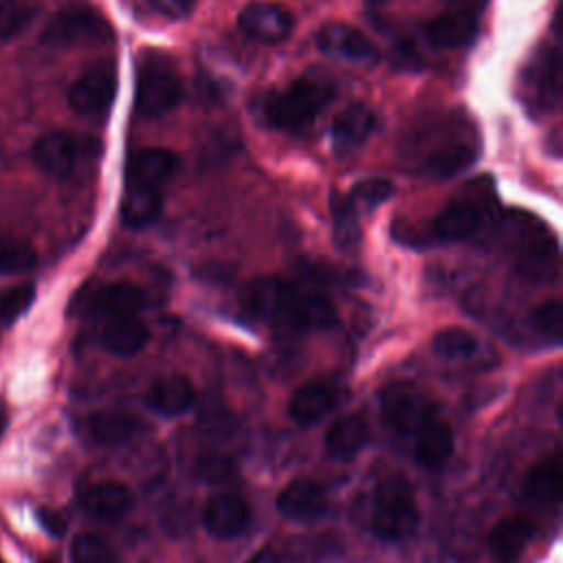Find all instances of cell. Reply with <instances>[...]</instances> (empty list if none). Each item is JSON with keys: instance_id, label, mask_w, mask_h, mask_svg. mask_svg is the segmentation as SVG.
<instances>
[{"instance_id": "obj_40", "label": "cell", "mask_w": 563, "mask_h": 563, "mask_svg": "<svg viewBox=\"0 0 563 563\" xmlns=\"http://www.w3.org/2000/svg\"><path fill=\"white\" fill-rule=\"evenodd\" d=\"M37 517H40L42 526H44L51 534H64V530H66V519H64L59 512H55V510H51V508H42Z\"/></svg>"}, {"instance_id": "obj_25", "label": "cell", "mask_w": 563, "mask_h": 563, "mask_svg": "<svg viewBox=\"0 0 563 563\" xmlns=\"http://www.w3.org/2000/svg\"><path fill=\"white\" fill-rule=\"evenodd\" d=\"M477 161V147L471 141H455L435 147L422 163L420 174L433 180L451 178Z\"/></svg>"}, {"instance_id": "obj_38", "label": "cell", "mask_w": 563, "mask_h": 563, "mask_svg": "<svg viewBox=\"0 0 563 563\" xmlns=\"http://www.w3.org/2000/svg\"><path fill=\"white\" fill-rule=\"evenodd\" d=\"M196 471H198L200 479H205L209 484H222L235 475V462L229 455L209 453V455L200 457Z\"/></svg>"}, {"instance_id": "obj_36", "label": "cell", "mask_w": 563, "mask_h": 563, "mask_svg": "<svg viewBox=\"0 0 563 563\" xmlns=\"http://www.w3.org/2000/svg\"><path fill=\"white\" fill-rule=\"evenodd\" d=\"M35 15L29 0H0V40L18 35Z\"/></svg>"}, {"instance_id": "obj_22", "label": "cell", "mask_w": 563, "mask_h": 563, "mask_svg": "<svg viewBox=\"0 0 563 563\" xmlns=\"http://www.w3.org/2000/svg\"><path fill=\"white\" fill-rule=\"evenodd\" d=\"M479 22L473 11H451L431 18L424 24V37L438 48H460L473 42L477 35Z\"/></svg>"}, {"instance_id": "obj_12", "label": "cell", "mask_w": 563, "mask_h": 563, "mask_svg": "<svg viewBox=\"0 0 563 563\" xmlns=\"http://www.w3.org/2000/svg\"><path fill=\"white\" fill-rule=\"evenodd\" d=\"M385 422L398 433H416V429L435 413L433 402L411 385H389L380 396Z\"/></svg>"}, {"instance_id": "obj_24", "label": "cell", "mask_w": 563, "mask_h": 563, "mask_svg": "<svg viewBox=\"0 0 563 563\" xmlns=\"http://www.w3.org/2000/svg\"><path fill=\"white\" fill-rule=\"evenodd\" d=\"M150 341L147 325L136 317H117L106 319L101 328V345L121 358L139 354Z\"/></svg>"}, {"instance_id": "obj_15", "label": "cell", "mask_w": 563, "mask_h": 563, "mask_svg": "<svg viewBox=\"0 0 563 563\" xmlns=\"http://www.w3.org/2000/svg\"><path fill=\"white\" fill-rule=\"evenodd\" d=\"M79 154H81V143L68 132L42 134L33 145L35 165L53 178L68 176L75 169Z\"/></svg>"}, {"instance_id": "obj_31", "label": "cell", "mask_w": 563, "mask_h": 563, "mask_svg": "<svg viewBox=\"0 0 563 563\" xmlns=\"http://www.w3.org/2000/svg\"><path fill=\"white\" fill-rule=\"evenodd\" d=\"M431 347L444 361H462V358H471L477 352V339L473 332L451 325L433 334Z\"/></svg>"}, {"instance_id": "obj_20", "label": "cell", "mask_w": 563, "mask_h": 563, "mask_svg": "<svg viewBox=\"0 0 563 563\" xmlns=\"http://www.w3.org/2000/svg\"><path fill=\"white\" fill-rule=\"evenodd\" d=\"M196 402V387L183 374H165L150 385L147 405L167 418L183 416Z\"/></svg>"}, {"instance_id": "obj_4", "label": "cell", "mask_w": 563, "mask_h": 563, "mask_svg": "<svg viewBox=\"0 0 563 563\" xmlns=\"http://www.w3.org/2000/svg\"><path fill=\"white\" fill-rule=\"evenodd\" d=\"M495 187L488 176L466 183V187L451 198L433 220V235L444 242L464 240L477 233L493 216Z\"/></svg>"}, {"instance_id": "obj_13", "label": "cell", "mask_w": 563, "mask_h": 563, "mask_svg": "<svg viewBox=\"0 0 563 563\" xmlns=\"http://www.w3.org/2000/svg\"><path fill=\"white\" fill-rule=\"evenodd\" d=\"M238 26L244 35L255 42L275 44L290 35L292 31V15L286 7L277 2L255 0L242 7L238 15Z\"/></svg>"}, {"instance_id": "obj_18", "label": "cell", "mask_w": 563, "mask_h": 563, "mask_svg": "<svg viewBox=\"0 0 563 563\" xmlns=\"http://www.w3.org/2000/svg\"><path fill=\"white\" fill-rule=\"evenodd\" d=\"M453 453V431L446 420L431 413L413 433V455L424 468L442 466Z\"/></svg>"}, {"instance_id": "obj_30", "label": "cell", "mask_w": 563, "mask_h": 563, "mask_svg": "<svg viewBox=\"0 0 563 563\" xmlns=\"http://www.w3.org/2000/svg\"><path fill=\"white\" fill-rule=\"evenodd\" d=\"M330 211H332V240L339 249L350 251L361 242V227L358 213L347 202L345 194L334 191L330 196Z\"/></svg>"}, {"instance_id": "obj_11", "label": "cell", "mask_w": 563, "mask_h": 563, "mask_svg": "<svg viewBox=\"0 0 563 563\" xmlns=\"http://www.w3.org/2000/svg\"><path fill=\"white\" fill-rule=\"evenodd\" d=\"M317 48L334 59L354 66H376L380 59L378 46L356 26L345 22H328L317 33Z\"/></svg>"}, {"instance_id": "obj_41", "label": "cell", "mask_w": 563, "mask_h": 563, "mask_svg": "<svg viewBox=\"0 0 563 563\" xmlns=\"http://www.w3.org/2000/svg\"><path fill=\"white\" fill-rule=\"evenodd\" d=\"M244 563H282V556L271 548H262L251 559H246Z\"/></svg>"}, {"instance_id": "obj_27", "label": "cell", "mask_w": 563, "mask_h": 563, "mask_svg": "<svg viewBox=\"0 0 563 563\" xmlns=\"http://www.w3.org/2000/svg\"><path fill=\"white\" fill-rule=\"evenodd\" d=\"M84 429L92 442L114 446L136 433L139 420L125 411H95L84 420Z\"/></svg>"}, {"instance_id": "obj_19", "label": "cell", "mask_w": 563, "mask_h": 563, "mask_svg": "<svg viewBox=\"0 0 563 563\" xmlns=\"http://www.w3.org/2000/svg\"><path fill=\"white\" fill-rule=\"evenodd\" d=\"M374 123H376V117L365 103L347 106L332 121V128H330L332 150L336 154L354 152L356 147H361L369 139V134L374 130Z\"/></svg>"}, {"instance_id": "obj_28", "label": "cell", "mask_w": 563, "mask_h": 563, "mask_svg": "<svg viewBox=\"0 0 563 563\" xmlns=\"http://www.w3.org/2000/svg\"><path fill=\"white\" fill-rule=\"evenodd\" d=\"M530 539H532V523H528L521 517H504L493 526L488 534V545L497 559L512 561L526 550Z\"/></svg>"}, {"instance_id": "obj_17", "label": "cell", "mask_w": 563, "mask_h": 563, "mask_svg": "<svg viewBox=\"0 0 563 563\" xmlns=\"http://www.w3.org/2000/svg\"><path fill=\"white\" fill-rule=\"evenodd\" d=\"M339 402V387L330 380H308L295 389L288 413L297 424H312L328 416Z\"/></svg>"}, {"instance_id": "obj_35", "label": "cell", "mask_w": 563, "mask_h": 563, "mask_svg": "<svg viewBox=\"0 0 563 563\" xmlns=\"http://www.w3.org/2000/svg\"><path fill=\"white\" fill-rule=\"evenodd\" d=\"M35 299V286L31 282L0 288V323H13L20 319Z\"/></svg>"}, {"instance_id": "obj_1", "label": "cell", "mask_w": 563, "mask_h": 563, "mask_svg": "<svg viewBox=\"0 0 563 563\" xmlns=\"http://www.w3.org/2000/svg\"><path fill=\"white\" fill-rule=\"evenodd\" d=\"M244 306L260 319L292 330H328L339 321L336 306L317 290H303L282 277H257L244 292Z\"/></svg>"}, {"instance_id": "obj_32", "label": "cell", "mask_w": 563, "mask_h": 563, "mask_svg": "<svg viewBox=\"0 0 563 563\" xmlns=\"http://www.w3.org/2000/svg\"><path fill=\"white\" fill-rule=\"evenodd\" d=\"M394 194V185L385 178H363L345 194L347 202L354 207L356 213L372 211L383 205Z\"/></svg>"}, {"instance_id": "obj_3", "label": "cell", "mask_w": 563, "mask_h": 563, "mask_svg": "<svg viewBox=\"0 0 563 563\" xmlns=\"http://www.w3.org/2000/svg\"><path fill=\"white\" fill-rule=\"evenodd\" d=\"M334 86L321 77H301L268 95L262 114L271 128L297 132L308 128L332 101Z\"/></svg>"}, {"instance_id": "obj_6", "label": "cell", "mask_w": 563, "mask_h": 563, "mask_svg": "<svg viewBox=\"0 0 563 563\" xmlns=\"http://www.w3.org/2000/svg\"><path fill=\"white\" fill-rule=\"evenodd\" d=\"M418 521L411 486L402 477H385L372 497V532L385 541H402L416 532Z\"/></svg>"}, {"instance_id": "obj_34", "label": "cell", "mask_w": 563, "mask_h": 563, "mask_svg": "<svg viewBox=\"0 0 563 563\" xmlns=\"http://www.w3.org/2000/svg\"><path fill=\"white\" fill-rule=\"evenodd\" d=\"M35 260L37 257H35V251L31 249V244H26L18 238L0 235V275L24 273L35 266Z\"/></svg>"}, {"instance_id": "obj_5", "label": "cell", "mask_w": 563, "mask_h": 563, "mask_svg": "<svg viewBox=\"0 0 563 563\" xmlns=\"http://www.w3.org/2000/svg\"><path fill=\"white\" fill-rule=\"evenodd\" d=\"M506 233L515 246V268L528 282H552L559 271L556 244L545 235V227L526 213H512L506 222Z\"/></svg>"}, {"instance_id": "obj_37", "label": "cell", "mask_w": 563, "mask_h": 563, "mask_svg": "<svg viewBox=\"0 0 563 563\" xmlns=\"http://www.w3.org/2000/svg\"><path fill=\"white\" fill-rule=\"evenodd\" d=\"M532 325L537 328L539 334L559 343L561 334H563V306H561V301L550 299V301L539 303L532 312Z\"/></svg>"}, {"instance_id": "obj_14", "label": "cell", "mask_w": 563, "mask_h": 563, "mask_svg": "<svg viewBox=\"0 0 563 563\" xmlns=\"http://www.w3.org/2000/svg\"><path fill=\"white\" fill-rule=\"evenodd\" d=\"M202 521L209 534L218 539H233L249 528L251 508L235 493H218L207 501Z\"/></svg>"}, {"instance_id": "obj_43", "label": "cell", "mask_w": 563, "mask_h": 563, "mask_svg": "<svg viewBox=\"0 0 563 563\" xmlns=\"http://www.w3.org/2000/svg\"><path fill=\"white\" fill-rule=\"evenodd\" d=\"M51 563H55V561H51Z\"/></svg>"}, {"instance_id": "obj_23", "label": "cell", "mask_w": 563, "mask_h": 563, "mask_svg": "<svg viewBox=\"0 0 563 563\" xmlns=\"http://www.w3.org/2000/svg\"><path fill=\"white\" fill-rule=\"evenodd\" d=\"M81 508L97 519H117L132 506V493L125 484L114 479H101L86 486L79 495Z\"/></svg>"}, {"instance_id": "obj_33", "label": "cell", "mask_w": 563, "mask_h": 563, "mask_svg": "<svg viewBox=\"0 0 563 563\" xmlns=\"http://www.w3.org/2000/svg\"><path fill=\"white\" fill-rule=\"evenodd\" d=\"M73 563H119L117 550L99 534H77L70 545Z\"/></svg>"}, {"instance_id": "obj_2", "label": "cell", "mask_w": 563, "mask_h": 563, "mask_svg": "<svg viewBox=\"0 0 563 563\" xmlns=\"http://www.w3.org/2000/svg\"><path fill=\"white\" fill-rule=\"evenodd\" d=\"M176 154L165 147H145L130 156L125 167V191L121 220L130 229H145L163 207V187L176 172Z\"/></svg>"}, {"instance_id": "obj_39", "label": "cell", "mask_w": 563, "mask_h": 563, "mask_svg": "<svg viewBox=\"0 0 563 563\" xmlns=\"http://www.w3.org/2000/svg\"><path fill=\"white\" fill-rule=\"evenodd\" d=\"M147 2L152 4L154 11H158L169 20L187 18L196 7V0H147Z\"/></svg>"}, {"instance_id": "obj_16", "label": "cell", "mask_w": 563, "mask_h": 563, "mask_svg": "<svg viewBox=\"0 0 563 563\" xmlns=\"http://www.w3.org/2000/svg\"><path fill=\"white\" fill-rule=\"evenodd\" d=\"M277 510L290 521H312L325 510V490L312 479H292L279 490Z\"/></svg>"}, {"instance_id": "obj_26", "label": "cell", "mask_w": 563, "mask_h": 563, "mask_svg": "<svg viewBox=\"0 0 563 563\" xmlns=\"http://www.w3.org/2000/svg\"><path fill=\"white\" fill-rule=\"evenodd\" d=\"M367 442V424L363 416L347 413L336 418L325 431V449L336 460H352Z\"/></svg>"}, {"instance_id": "obj_21", "label": "cell", "mask_w": 563, "mask_h": 563, "mask_svg": "<svg viewBox=\"0 0 563 563\" xmlns=\"http://www.w3.org/2000/svg\"><path fill=\"white\" fill-rule=\"evenodd\" d=\"M86 306L106 319L136 317V312L145 306V292L132 282H112L97 288L88 297Z\"/></svg>"}, {"instance_id": "obj_9", "label": "cell", "mask_w": 563, "mask_h": 563, "mask_svg": "<svg viewBox=\"0 0 563 563\" xmlns=\"http://www.w3.org/2000/svg\"><path fill=\"white\" fill-rule=\"evenodd\" d=\"M108 40H112V26L92 9L62 11L46 24L42 33V42L48 46L103 44Z\"/></svg>"}, {"instance_id": "obj_8", "label": "cell", "mask_w": 563, "mask_h": 563, "mask_svg": "<svg viewBox=\"0 0 563 563\" xmlns=\"http://www.w3.org/2000/svg\"><path fill=\"white\" fill-rule=\"evenodd\" d=\"M561 57L556 46L539 48L521 73V99L534 112L559 106Z\"/></svg>"}, {"instance_id": "obj_42", "label": "cell", "mask_w": 563, "mask_h": 563, "mask_svg": "<svg viewBox=\"0 0 563 563\" xmlns=\"http://www.w3.org/2000/svg\"><path fill=\"white\" fill-rule=\"evenodd\" d=\"M7 422H9V416H7L4 407L0 405V438H2V435H4V431H7Z\"/></svg>"}, {"instance_id": "obj_10", "label": "cell", "mask_w": 563, "mask_h": 563, "mask_svg": "<svg viewBox=\"0 0 563 563\" xmlns=\"http://www.w3.org/2000/svg\"><path fill=\"white\" fill-rule=\"evenodd\" d=\"M117 95V70L110 62H99L77 77L68 90L70 108L90 119L108 114Z\"/></svg>"}, {"instance_id": "obj_29", "label": "cell", "mask_w": 563, "mask_h": 563, "mask_svg": "<svg viewBox=\"0 0 563 563\" xmlns=\"http://www.w3.org/2000/svg\"><path fill=\"white\" fill-rule=\"evenodd\" d=\"M559 475H561V468L556 462L545 460L534 464L523 477V486H521L523 497L537 504H554L561 490Z\"/></svg>"}, {"instance_id": "obj_7", "label": "cell", "mask_w": 563, "mask_h": 563, "mask_svg": "<svg viewBox=\"0 0 563 563\" xmlns=\"http://www.w3.org/2000/svg\"><path fill=\"white\" fill-rule=\"evenodd\" d=\"M183 84L165 62H145L139 70L134 110L145 119H156L172 112L183 101Z\"/></svg>"}]
</instances>
